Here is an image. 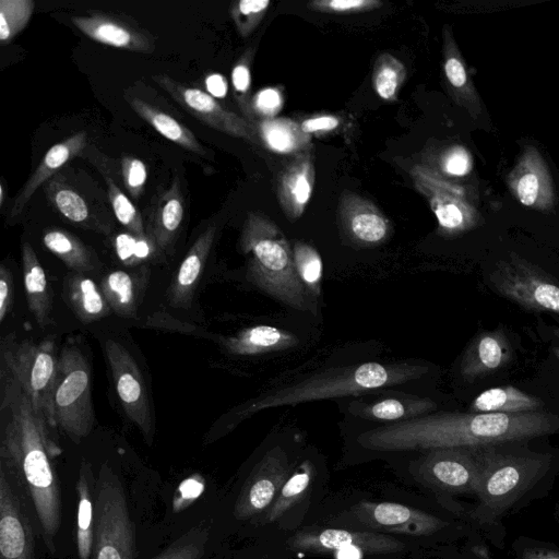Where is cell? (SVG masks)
<instances>
[{
    "label": "cell",
    "mask_w": 559,
    "mask_h": 559,
    "mask_svg": "<svg viewBox=\"0 0 559 559\" xmlns=\"http://www.w3.org/2000/svg\"><path fill=\"white\" fill-rule=\"evenodd\" d=\"M0 413V465L27 491L45 543L53 552L62 516L52 460L61 450L50 439L49 425L34 411L15 376L1 365Z\"/></svg>",
    "instance_id": "obj_1"
},
{
    "label": "cell",
    "mask_w": 559,
    "mask_h": 559,
    "mask_svg": "<svg viewBox=\"0 0 559 559\" xmlns=\"http://www.w3.org/2000/svg\"><path fill=\"white\" fill-rule=\"evenodd\" d=\"M559 431V417L545 412L519 414L440 412L365 431L357 443L373 452L481 448Z\"/></svg>",
    "instance_id": "obj_2"
},
{
    "label": "cell",
    "mask_w": 559,
    "mask_h": 559,
    "mask_svg": "<svg viewBox=\"0 0 559 559\" xmlns=\"http://www.w3.org/2000/svg\"><path fill=\"white\" fill-rule=\"evenodd\" d=\"M428 367L409 362L382 364L377 361L332 368L295 384L261 394L231 413L238 423L260 411L300 403L357 395L367 391L390 388L417 380Z\"/></svg>",
    "instance_id": "obj_3"
},
{
    "label": "cell",
    "mask_w": 559,
    "mask_h": 559,
    "mask_svg": "<svg viewBox=\"0 0 559 559\" xmlns=\"http://www.w3.org/2000/svg\"><path fill=\"white\" fill-rule=\"evenodd\" d=\"M239 245L249 255L248 282L290 308L316 312L296 272L293 249L277 225L262 214L249 213Z\"/></svg>",
    "instance_id": "obj_4"
},
{
    "label": "cell",
    "mask_w": 559,
    "mask_h": 559,
    "mask_svg": "<svg viewBox=\"0 0 559 559\" xmlns=\"http://www.w3.org/2000/svg\"><path fill=\"white\" fill-rule=\"evenodd\" d=\"M480 451L481 475L471 518L480 526H491L542 477L549 456L503 453L489 445Z\"/></svg>",
    "instance_id": "obj_5"
},
{
    "label": "cell",
    "mask_w": 559,
    "mask_h": 559,
    "mask_svg": "<svg viewBox=\"0 0 559 559\" xmlns=\"http://www.w3.org/2000/svg\"><path fill=\"white\" fill-rule=\"evenodd\" d=\"M52 417L55 427L74 443L87 437L95 423L90 365L82 349L72 343H67L59 355Z\"/></svg>",
    "instance_id": "obj_6"
},
{
    "label": "cell",
    "mask_w": 559,
    "mask_h": 559,
    "mask_svg": "<svg viewBox=\"0 0 559 559\" xmlns=\"http://www.w3.org/2000/svg\"><path fill=\"white\" fill-rule=\"evenodd\" d=\"M329 525L372 531L419 544L441 534L451 523L399 502L359 500L333 515Z\"/></svg>",
    "instance_id": "obj_7"
},
{
    "label": "cell",
    "mask_w": 559,
    "mask_h": 559,
    "mask_svg": "<svg viewBox=\"0 0 559 559\" xmlns=\"http://www.w3.org/2000/svg\"><path fill=\"white\" fill-rule=\"evenodd\" d=\"M0 365L10 370L29 397L34 411L49 427H55L52 393L58 372L59 356L51 340L35 343L17 338L15 333L2 337Z\"/></svg>",
    "instance_id": "obj_8"
},
{
    "label": "cell",
    "mask_w": 559,
    "mask_h": 559,
    "mask_svg": "<svg viewBox=\"0 0 559 559\" xmlns=\"http://www.w3.org/2000/svg\"><path fill=\"white\" fill-rule=\"evenodd\" d=\"M284 550L292 554L321 555L355 550L365 556L399 558L418 550L419 544L367 530L341 526L310 525L296 530L283 542Z\"/></svg>",
    "instance_id": "obj_9"
},
{
    "label": "cell",
    "mask_w": 559,
    "mask_h": 559,
    "mask_svg": "<svg viewBox=\"0 0 559 559\" xmlns=\"http://www.w3.org/2000/svg\"><path fill=\"white\" fill-rule=\"evenodd\" d=\"M95 536L92 559H134V525L119 476L100 465L95 491Z\"/></svg>",
    "instance_id": "obj_10"
},
{
    "label": "cell",
    "mask_w": 559,
    "mask_h": 559,
    "mask_svg": "<svg viewBox=\"0 0 559 559\" xmlns=\"http://www.w3.org/2000/svg\"><path fill=\"white\" fill-rule=\"evenodd\" d=\"M413 478L437 493L475 495L481 475L480 448L425 451L408 466Z\"/></svg>",
    "instance_id": "obj_11"
},
{
    "label": "cell",
    "mask_w": 559,
    "mask_h": 559,
    "mask_svg": "<svg viewBox=\"0 0 559 559\" xmlns=\"http://www.w3.org/2000/svg\"><path fill=\"white\" fill-rule=\"evenodd\" d=\"M489 281L497 294L526 310L559 314V282L515 252L496 263Z\"/></svg>",
    "instance_id": "obj_12"
},
{
    "label": "cell",
    "mask_w": 559,
    "mask_h": 559,
    "mask_svg": "<svg viewBox=\"0 0 559 559\" xmlns=\"http://www.w3.org/2000/svg\"><path fill=\"white\" fill-rule=\"evenodd\" d=\"M295 467L283 447L267 450L242 483L233 515L241 522H253L269 509Z\"/></svg>",
    "instance_id": "obj_13"
},
{
    "label": "cell",
    "mask_w": 559,
    "mask_h": 559,
    "mask_svg": "<svg viewBox=\"0 0 559 559\" xmlns=\"http://www.w3.org/2000/svg\"><path fill=\"white\" fill-rule=\"evenodd\" d=\"M105 355L120 404L147 442L154 436V423L142 372L131 353L119 342L108 338Z\"/></svg>",
    "instance_id": "obj_14"
},
{
    "label": "cell",
    "mask_w": 559,
    "mask_h": 559,
    "mask_svg": "<svg viewBox=\"0 0 559 559\" xmlns=\"http://www.w3.org/2000/svg\"><path fill=\"white\" fill-rule=\"evenodd\" d=\"M153 80L203 123L253 144L261 142L257 127L251 121L224 108L207 92L175 81L167 74L153 75Z\"/></svg>",
    "instance_id": "obj_15"
},
{
    "label": "cell",
    "mask_w": 559,
    "mask_h": 559,
    "mask_svg": "<svg viewBox=\"0 0 559 559\" xmlns=\"http://www.w3.org/2000/svg\"><path fill=\"white\" fill-rule=\"evenodd\" d=\"M0 465V559H36L29 518Z\"/></svg>",
    "instance_id": "obj_16"
},
{
    "label": "cell",
    "mask_w": 559,
    "mask_h": 559,
    "mask_svg": "<svg viewBox=\"0 0 559 559\" xmlns=\"http://www.w3.org/2000/svg\"><path fill=\"white\" fill-rule=\"evenodd\" d=\"M71 22L85 36L103 45L145 53L155 49L152 34L120 14L93 11L87 15H73Z\"/></svg>",
    "instance_id": "obj_17"
},
{
    "label": "cell",
    "mask_w": 559,
    "mask_h": 559,
    "mask_svg": "<svg viewBox=\"0 0 559 559\" xmlns=\"http://www.w3.org/2000/svg\"><path fill=\"white\" fill-rule=\"evenodd\" d=\"M338 217L345 236L356 245L377 246L390 235L391 226L388 218L373 203L357 194L342 195Z\"/></svg>",
    "instance_id": "obj_18"
},
{
    "label": "cell",
    "mask_w": 559,
    "mask_h": 559,
    "mask_svg": "<svg viewBox=\"0 0 559 559\" xmlns=\"http://www.w3.org/2000/svg\"><path fill=\"white\" fill-rule=\"evenodd\" d=\"M183 216L185 200L176 177L167 189L153 198L146 215V235L164 255L171 252Z\"/></svg>",
    "instance_id": "obj_19"
},
{
    "label": "cell",
    "mask_w": 559,
    "mask_h": 559,
    "mask_svg": "<svg viewBox=\"0 0 559 559\" xmlns=\"http://www.w3.org/2000/svg\"><path fill=\"white\" fill-rule=\"evenodd\" d=\"M508 183L515 198L524 205L548 210L554 200L549 171L533 147L522 155L510 173Z\"/></svg>",
    "instance_id": "obj_20"
},
{
    "label": "cell",
    "mask_w": 559,
    "mask_h": 559,
    "mask_svg": "<svg viewBox=\"0 0 559 559\" xmlns=\"http://www.w3.org/2000/svg\"><path fill=\"white\" fill-rule=\"evenodd\" d=\"M511 343L502 329L478 334L466 348L460 371L467 381L485 378L512 360Z\"/></svg>",
    "instance_id": "obj_21"
},
{
    "label": "cell",
    "mask_w": 559,
    "mask_h": 559,
    "mask_svg": "<svg viewBox=\"0 0 559 559\" xmlns=\"http://www.w3.org/2000/svg\"><path fill=\"white\" fill-rule=\"evenodd\" d=\"M216 228L207 226L195 239L181 261L167 289L168 304L178 309H190L195 288L201 280L212 249Z\"/></svg>",
    "instance_id": "obj_22"
},
{
    "label": "cell",
    "mask_w": 559,
    "mask_h": 559,
    "mask_svg": "<svg viewBox=\"0 0 559 559\" xmlns=\"http://www.w3.org/2000/svg\"><path fill=\"white\" fill-rule=\"evenodd\" d=\"M314 164L309 151L296 157L283 169L277 181V199L290 222L305 212L314 186Z\"/></svg>",
    "instance_id": "obj_23"
},
{
    "label": "cell",
    "mask_w": 559,
    "mask_h": 559,
    "mask_svg": "<svg viewBox=\"0 0 559 559\" xmlns=\"http://www.w3.org/2000/svg\"><path fill=\"white\" fill-rule=\"evenodd\" d=\"M317 469L312 461L305 460L296 465L269 509L251 524L259 527H275L297 508H301L316 489Z\"/></svg>",
    "instance_id": "obj_24"
},
{
    "label": "cell",
    "mask_w": 559,
    "mask_h": 559,
    "mask_svg": "<svg viewBox=\"0 0 559 559\" xmlns=\"http://www.w3.org/2000/svg\"><path fill=\"white\" fill-rule=\"evenodd\" d=\"M86 144L87 134L81 131L52 145L14 199L9 218L19 216L35 191L56 176L67 163L79 156Z\"/></svg>",
    "instance_id": "obj_25"
},
{
    "label": "cell",
    "mask_w": 559,
    "mask_h": 559,
    "mask_svg": "<svg viewBox=\"0 0 559 559\" xmlns=\"http://www.w3.org/2000/svg\"><path fill=\"white\" fill-rule=\"evenodd\" d=\"M148 265L134 271L116 270L102 278L100 289L117 316L126 319L138 317V310L148 286Z\"/></svg>",
    "instance_id": "obj_26"
},
{
    "label": "cell",
    "mask_w": 559,
    "mask_h": 559,
    "mask_svg": "<svg viewBox=\"0 0 559 559\" xmlns=\"http://www.w3.org/2000/svg\"><path fill=\"white\" fill-rule=\"evenodd\" d=\"M44 187L49 203L69 222L97 233H110V225L94 215L87 200L61 173L49 179Z\"/></svg>",
    "instance_id": "obj_27"
},
{
    "label": "cell",
    "mask_w": 559,
    "mask_h": 559,
    "mask_svg": "<svg viewBox=\"0 0 559 559\" xmlns=\"http://www.w3.org/2000/svg\"><path fill=\"white\" fill-rule=\"evenodd\" d=\"M22 270L28 309L44 329L51 323L52 298L45 270L29 242L22 246Z\"/></svg>",
    "instance_id": "obj_28"
},
{
    "label": "cell",
    "mask_w": 559,
    "mask_h": 559,
    "mask_svg": "<svg viewBox=\"0 0 559 559\" xmlns=\"http://www.w3.org/2000/svg\"><path fill=\"white\" fill-rule=\"evenodd\" d=\"M234 355L249 356L284 350L298 344L295 334L272 325H253L223 340Z\"/></svg>",
    "instance_id": "obj_29"
},
{
    "label": "cell",
    "mask_w": 559,
    "mask_h": 559,
    "mask_svg": "<svg viewBox=\"0 0 559 559\" xmlns=\"http://www.w3.org/2000/svg\"><path fill=\"white\" fill-rule=\"evenodd\" d=\"M76 548L80 559H92L95 536V491L94 478L90 462L83 460L76 480Z\"/></svg>",
    "instance_id": "obj_30"
},
{
    "label": "cell",
    "mask_w": 559,
    "mask_h": 559,
    "mask_svg": "<svg viewBox=\"0 0 559 559\" xmlns=\"http://www.w3.org/2000/svg\"><path fill=\"white\" fill-rule=\"evenodd\" d=\"M64 294L75 317L84 324L102 320L111 311L100 287L86 274H68Z\"/></svg>",
    "instance_id": "obj_31"
},
{
    "label": "cell",
    "mask_w": 559,
    "mask_h": 559,
    "mask_svg": "<svg viewBox=\"0 0 559 559\" xmlns=\"http://www.w3.org/2000/svg\"><path fill=\"white\" fill-rule=\"evenodd\" d=\"M428 197L429 204L438 221V231L443 236H456L477 224V215L459 193L420 189Z\"/></svg>",
    "instance_id": "obj_32"
},
{
    "label": "cell",
    "mask_w": 559,
    "mask_h": 559,
    "mask_svg": "<svg viewBox=\"0 0 559 559\" xmlns=\"http://www.w3.org/2000/svg\"><path fill=\"white\" fill-rule=\"evenodd\" d=\"M436 403L418 396L386 397L371 404L353 403L349 411L369 420L399 423L427 415Z\"/></svg>",
    "instance_id": "obj_33"
},
{
    "label": "cell",
    "mask_w": 559,
    "mask_h": 559,
    "mask_svg": "<svg viewBox=\"0 0 559 559\" xmlns=\"http://www.w3.org/2000/svg\"><path fill=\"white\" fill-rule=\"evenodd\" d=\"M44 246L72 272L87 274L100 266L97 254L75 235L59 228L45 230Z\"/></svg>",
    "instance_id": "obj_34"
},
{
    "label": "cell",
    "mask_w": 559,
    "mask_h": 559,
    "mask_svg": "<svg viewBox=\"0 0 559 559\" xmlns=\"http://www.w3.org/2000/svg\"><path fill=\"white\" fill-rule=\"evenodd\" d=\"M543 402L512 385L490 388L478 394L469 406L472 413L519 414L537 412Z\"/></svg>",
    "instance_id": "obj_35"
},
{
    "label": "cell",
    "mask_w": 559,
    "mask_h": 559,
    "mask_svg": "<svg viewBox=\"0 0 559 559\" xmlns=\"http://www.w3.org/2000/svg\"><path fill=\"white\" fill-rule=\"evenodd\" d=\"M129 103L144 121L167 140L193 153H205L193 132L167 112L136 97L131 98Z\"/></svg>",
    "instance_id": "obj_36"
},
{
    "label": "cell",
    "mask_w": 559,
    "mask_h": 559,
    "mask_svg": "<svg viewBox=\"0 0 559 559\" xmlns=\"http://www.w3.org/2000/svg\"><path fill=\"white\" fill-rule=\"evenodd\" d=\"M261 142L276 153H301L311 142V135L304 132L300 123L289 118L263 119L257 126Z\"/></svg>",
    "instance_id": "obj_37"
},
{
    "label": "cell",
    "mask_w": 559,
    "mask_h": 559,
    "mask_svg": "<svg viewBox=\"0 0 559 559\" xmlns=\"http://www.w3.org/2000/svg\"><path fill=\"white\" fill-rule=\"evenodd\" d=\"M114 247L118 259L126 266L140 267L165 257L147 235L134 236L129 231L118 234Z\"/></svg>",
    "instance_id": "obj_38"
},
{
    "label": "cell",
    "mask_w": 559,
    "mask_h": 559,
    "mask_svg": "<svg viewBox=\"0 0 559 559\" xmlns=\"http://www.w3.org/2000/svg\"><path fill=\"white\" fill-rule=\"evenodd\" d=\"M296 272L310 299L321 293L322 260L319 252L304 241H296L293 247Z\"/></svg>",
    "instance_id": "obj_39"
},
{
    "label": "cell",
    "mask_w": 559,
    "mask_h": 559,
    "mask_svg": "<svg viewBox=\"0 0 559 559\" xmlns=\"http://www.w3.org/2000/svg\"><path fill=\"white\" fill-rule=\"evenodd\" d=\"M406 78L404 64L391 53L380 55L373 67L372 84L378 96L394 100Z\"/></svg>",
    "instance_id": "obj_40"
},
{
    "label": "cell",
    "mask_w": 559,
    "mask_h": 559,
    "mask_svg": "<svg viewBox=\"0 0 559 559\" xmlns=\"http://www.w3.org/2000/svg\"><path fill=\"white\" fill-rule=\"evenodd\" d=\"M209 539V527L203 524L195 525L153 559H202Z\"/></svg>",
    "instance_id": "obj_41"
},
{
    "label": "cell",
    "mask_w": 559,
    "mask_h": 559,
    "mask_svg": "<svg viewBox=\"0 0 559 559\" xmlns=\"http://www.w3.org/2000/svg\"><path fill=\"white\" fill-rule=\"evenodd\" d=\"M35 8L33 0L0 1V41H11L27 25Z\"/></svg>",
    "instance_id": "obj_42"
},
{
    "label": "cell",
    "mask_w": 559,
    "mask_h": 559,
    "mask_svg": "<svg viewBox=\"0 0 559 559\" xmlns=\"http://www.w3.org/2000/svg\"><path fill=\"white\" fill-rule=\"evenodd\" d=\"M107 192L118 222L134 236H146L143 218L132 201L110 178H106Z\"/></svg>",
    "instance_id": "obj_43"
},
{
    "label": "cell",
    "mask_w": 559,
    "mask_h": 559,
    "mask_svg": "<svg viewBox=\"0 0 559 559\" xmlns=\"http://www.w3.org/2000/svg\"><path fill=\"white\" fill-rule=\"evenodd\" d=\"M270 4V0H240L231 4L230 15L242 37L254 31L267 12Z\"/></svg>",
    "instance_id": "obj_44"
},
{
    "label": "cell",
    "mask_w": 559,
    "mask_h": 559,
    "mask_svg": "<svg viewBox=\"0 0 559 559\" xmlns=\"http://www.w3.org/2000/svg\"><path fill=\"white\" fill-rule=\"evenodd\" d=\"M444 43V73L448 82L455 90L456 94L462 95V97H472L473 96V86L468 80L466 69L462 59L459 55V51L451 39V37L445 36Z\"/></svg>",
    "instance_id": "obj_45"
},
{
    "label": "cell",
    "mask_w": 559,
    "mask_h": 559,
    "mask_svg": "<svg viewBox=\"0 0 559 559\" xmlns=\"http://www.w3.org/2000/svg\"><path fill=\"white\" fill-rule=\"evenodd\" d=\"M252 52L246 51L238 62L234 66L231 71V83L235 92V97L239 107L245 115L252 118L251 100L249 99V91L251 85L250 61Z\"/></svg>",
    "instance_id": "obj_46"
},
{
    "label": "cell",
    "mask_w": 559,
    "mask_h": 559,
    "mask_svg": "<svg viewBox=\"0 0 559 559\" xmlns=\"http://www.w3.org/2000/svg\"><path fill=\"white\" fill-rule=\"evenodd\" d=\"M121 177L128 193L138 200L147 179L146 165L134 156H123L120 162Z\"/></svg>",
    "instance_id": "obj_47"
},
{
    "label": "cell",
    "mask_w": 559,
    "mask_h": 559,
    "mask_svg": "<svg viewBox=\"0 0 559 559\" xmlns=\"http://www.w3.org/2000/svg\"><path fill=\"white\" fill-rule=\"evenodd\" d=\"M381 5L378 0H316L307 4L312 11L338 14L370 11Z\"/></svg>",
    "instance_id": "obj_48"
},
{
    "label": "cell",
    "mask_w": 559,
    "mask_h": 559,
    "mask_svg": "<svg viewBox=\"0 0 559 559\" xmlns=\"http://www.w3.org/2000/svg\"><path fill=\"white\" fill-rule=\"evenodd\" d=\"M252 111L263 119L275 118L283 107L282 93L274 87L259 91L251 102Z\"/></svg>",
    "instance_id": "obj_49"
},
{
    "label": "cell",
    "mask_w": 559,
    "mask_h": 559,
    "mask_svg": "<svg viewBox=\"0 0 559 559\" xmlns=\"http://www.w3.org/2000/svg\"><path fill=\"white\" fill-rule=\"evenodd\" d=\"M471 154L463 146H453L440 159L441 169L451 176H464L472 169Z\"/></svg>",
    "instance_id": "obj_50"
},
{
    "label": "cell",
    "mask_w": 559,
    "mask_h": 559,
    "mask_svg": "<svg viewBox=\"0 0 559 559\" xmlns=\"http://www.w3.org/2000/svg\"><path fill=\"white\" fill-rule=\"evenodd\" d=\"M13 304V277L11 270L0 265V322L2 323L11 312Z\"/></svg>",
    "instance_id": "obj_51"
},
{
    "label": "cell",
    "mask_w": 559,
    "mask_h": 559,
    "mask_svg": "<svg viewBox=\"0 0 559 559\" xmlns=\"http://www.w3.org/2000/svg\"><path fill=\"white\" fill-rule=\"evenodd\" d=\"M340 119L336 116L321 115L304 120L300 122V127L304 132L311 135L313 133L333 131L340 126Z\"/></svg>",
    "instance_id": "obj_52"
},
{
    "label": "cell",
    "mask_w": 559,
    "mask_h": 559,
    "mask_svg": "<svg viewBox=\"0 0 559 559\" xmlns=\"http://www.w3.org/2000/svg\"><path fill=\"white\" fill-rule=\"evenodd\" d=\"M207 93L214 98H224L228 91V84L224 75L211 73L205 78Z\"/></svg>",
    "instance_id": "obj_53"
},
{
    "label": "cell",
    "mask_w": 559,
    "mask_h": 559,
    "mask_svg": "<svg viewBox=\"0 0 559 559\" xmlns=\"http://www.w3.org/2000/svg\"><path fill=\"white\" fill-rule=\"evenodd\" d=\"M522 559H559V551L549 548H531L523 552Z\"/></svg>",
    "instance_id": "obj_54"
},
{
    "label": "cell",
    "mask_w": 559,
    "mask_h": 559,
    "mask_svg": "<svg viewBox=\"0 0 559 559\" xmlns=\"http://www.w3.org/2000/svg\"><path fill=\"white\" fill-rule=\"evenodd\" d=\"M3 202H4V187H3V183L1 182L0 183V206L3 205Z\"/></svg>",
    "instance_id": "obj_55"
},
{
    "label": "cell",
    "mask_w": 559,
    "mask_h": 559,
    "mask_svg": "<svg viewBox=\"0 0 559 559\" xmlns=\"http://www.w3.org/2000/svg\"><path fill=\"white\" fill-rule=\"evenodd\" d=\"M554 354H555V356L557 357L558 362H559V346L554 347Z\"/></svg>",
    "instance_id": "obj_56"
},
{
    "label": "cell",
    "mask_w": 559,
    "mask_h": 559,
    "mask_svg": "<svg viewBox=\"0 0 559 559\" xmlns=\"http://www.w3.org/2000/svg\"><path fill=\"white\" fill-rule=\"evenodd\" d=\"M552 332L559 338V328L554 329Z\"/></svg>",
    "instance_id": "obj_57"
},
{
    "label": "cell",
    "mask_w": 559,
    "mask_h": 559,
    "mask_svg": "<svg viewBox=\"0 0 559 559\" xmlns=\"http://www.w3.org/2000/svg\"><path fill=\"white\" fill-rule=\"evenodd\" d=\"M475 559H488V558H486V557H477Z\"/></svg>",
    "instance_id": "obj_58"
}]
</instances>
